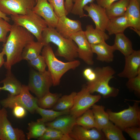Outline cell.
I'll return each instance as SVG.
<instances>
[{"instance_id": "cell-3", "label": "cell", "mask_w": 140, "mask_h": 140, "mask_svg": "<svg viewBox=\"0 0 140 140\" xmlns=\"http://www.w3.org/2000/svg\"><path fill=\"white\" fill-rule=\"evenodd\" d=\"M94 70L96 74L95 79L92 81H88L85 85L89 92L91 94L97 92L104 98L116 96L119 93V89L109 84V81L114 78L115 73L114 70L107 66L96 67Z\"/></svg>"}, {"instance_id": "cell-6", "label": "cell", "mask_w": 140, "mask_h": 140, "mask_svg": "<svg viewBox=\"0 0 140 140\" xmlns=\"http://www.w3.org/2000/svg\"><path fill=\"white\" fill-rule=\"evenodd\" d=\"M11 17L14 23L24 27L34 36L38 41L42 42V32L47 25L32 9H28L25 14L11 15Z\"/></svg>"}, {"instance_id": "cell-43", "label": "cell", "mask_w": 140, "mask_h": 140, "mask_svg": "<svg viewBox=\"0 0 140 140\" xmlns=\"http://www.w3.org/2000/svg\"><path fill=\"white\" fill-rule=\"evenodd\" d=\"M73 5L72 0H65L64 2L65 6L68 14L71 12Z\"/></svg>"}, {"instance_id": "cell-17", "label": "cell", "mask_w": 140, "mask_h": 140, "mask_svg": "<svg viewBox=\"0 0 140 140\" xmlns=\"http://www.w3.org/2000/svg\"><path fill=\"white\" fill-rule=\"evenodd\" d=\"M69 135L73 140H104V135L102 130L96 128L87 129L75 125Z\"/></svg>"}, {"instance_id": "cell-5", "label": "cell", "mask_w": 140, "mask_h": 140, "mask_svg": "<svg viewBox=\"0 0 140 140\" xmlns=\"http://www.w3.org/2000/svg\"><path fill=\"white\" fill-rule=\"evenodd\" d=\"M139 102L136 101L132 106L129 104L128 108L118 112H114L108 109L106 112L110 121L122 131L126 128L140 126Z\"/></svg>"}, {"instance_id": "cell-40", "label": "cell", "mask_w": 140, "mask_h": 140, "mask_svg": "<svg viewBox=\"0 0 140 140\" xmlns=\"http://www.w3.org/2000/svg\"><path fill=\"white\" fill-rule=\"evenodd\" d=\"M123 131L127 133L132 139L140 140V128L139 127L127 128Z\"/></svg>"}, {"instance_id": "cell-20", "label": "cell", "mask_w": 140, "mask_h": 140, "mask_svg": "<svg viewBox=\"0 0 140 140\" xmlns=\"http://www.w3.org/2000/svg\"><path fill=\"white\" fill-rule=\"evenodd\" d=\"M91 46L93 52L97 55V60L107 63L113 61V53L115 51L112 45H110L104 41L98 44H91Z\"/></svg>"}, {"instance_id": "cell-25", "label": "cell", "mask_w": 140, "mask_h": 140, "mask_svg": "<svg viewBox=\"0 0 140 140\" xmlns=\"http://www.w3.org/2000/svg\"><path fill=\"white\" fill-rule=\"evenodd\" d=\"M45 46L42 42L34 41L27 45L24 49L22 55V60L27 61L33 60L40 55Z\"/></svg>"}, {"instance_id": "cell-42", "label": "cell", "mask_w": 140, "mask_h": 140, "mask_svg": "<svg viewBox=\"0 0 140 140\" xmlns=\"http://www.w3.org/2000/svg\"><path fill=\"white\" fill-rule=\"evenodd\" d=\"M119 0H96L97 4L103 8L106 9L112 4Z\"/></svg>"}, {"instance_id": "cell-45", "label": "cell", "mask_w": 140, "mask_h": 140, "mask_svg": "<svg viewBox=\"0 0 140 140\" xmlns=\"http://www.w3.org/2000/svg\"><path fill=\"white\" fill-rule=\"evenodd\" d=\"M4 52L2 51L0 53V68L4 64L5 62L4 58Z\"/></svg>"}, {"instance_id": "cell-26", "label": "cell", "mask_w": 140, "mask_h": 140, "mask_svg": "<svg viewBox=\"0 0 140 140\" xmlns=\"http://www.w3.org/2000/svg\"><path fill=\"white\" fill-rule=\"evenodd\" d=\"M97 129L101 130L110 121L109 115L102 105L93 104L91 107Z\"/></svg>"}, {"instance_id": "cell-38", "label": "cell", "mask_w": 140, "mask_h": 140, "mask_svg": "<svg viewBox=\"0 0 140 140\" xmlns=\"http://www.w3.org/2000/svg\"><path fill=\"white\" fill-rule=\"evenodd\" d=\"M11 27L8 22L0 17V42H6L7 34L10 32Z\"/></svg>"}, {"instance_id": "cell-41", "label": "cell", "mask_w": 140, "mask_h": 140, "mask_svg": "<svg viewBox=\"0 0 140 140\" xmlns=\"http://www.w3.org/2000/svg\"><path fill=\"white\" fill-rule=\"evenodd\" d=\"M12 109H13L12 113L13 115L17 118H22L26 114V110L21 105H15Z\"/></svg>"}, {"instance_id": "cell-13", "label": "cell", "mask_w": 140, "mask_h": 140, "mask_svg": "<svg viewBox=\"0 0 140 140\" xmlns=\"http://www.w3.org/2000/svg\"><path fill=\"white\" fill-rule=\"evenodd\" d=\"M83 10L87 12V16L94 23L95 28L105 31L109 20L105 9L93 2L90 3L89 5H86Z\"/></svg>"}, {"instance_id": "cell-49", "label": "cell", "mask_w": 140, "mask_h": 140, "mask_svg": "<svg viewBox=\"0 0 140 140\" xmlns=\"http://www.w3.org/2000/svg\"><path fill=\"white\" fill-rule=\"evenodd\" d=\"M2 87H0V91L2 90Z\"/></svg>"}, {"instance_id": "cell-10", "label": "cell", "mask_w": 140, "mask_h": 140, "mask_svg": "<svg viewBox=\"0 0 140 140\" xmlns=\"http://www.w3.org/2000/svg\"><path fill=\"white\" fill-rule=\"evenodd\" d=\"M36 3V0H0V11L6 15H24Z\"/></svg>"}, {"instance_id": "cell-50", "label": "cell", "mask_w": 140, "mask_h": 140, "mask_svg": "<svg viewBox=\"0 0 140 140\" xmlns=\"http://www.w3.org/2000/svg\"><path fill=\"white\" fill-rule=\"evenodd\" d=\"M1 109L0 108V109Z\"/></svg>"}, {"instance_id": "cell-39", "label": "cell", "mask_w": 140, "mask_h": 140, "mask_svg": "<svg viewBox=\"0 0 140 140\" xmlns=\"http://www.w3.org/2000/svg\"><path fill=\"white\" fill-rule=\"evenodd\" d=\"M127 87L130 90L138 94L140 93V72L135 77L128 79L126 83Z\"/></svg>"}, {"instance_id": "cell-34", "label": "cell", "mask_w": 140, "mask_h": 140, "mask_svg": "<svg viewBox=\"0 0 140 140\" xmlns=\"http://www.w3.org/2000/svg\"><path fill=\"white\" fill-rule=\"evenodd\" d=\"M94 0H72L74 4L71 12L73 14L79 16L80 18L87 16V15L84 13L83 8L88 3H93Z\"/></svg>"}, {"instance_id": "cell-21", "label": "cell", "mask_w": 140, "mask_h": 140, "mask_svg": "<svg viewBox=\"0 0 140 140\" xmlns=\"http://www.w3.org/2000/svg\"><path fill=\"white\" fill-rule=\"evenodd\" d=\"M7 70L5 78L0 82L3 85L2 90L8 91L12 95H18L20 92L22 85L14 76L11 69Z\"/></svg>"}, {"instance_id": "cell-4", "label": "cell", "mask_w": 140, "mask_h": 140, "mask_svg": "<svg viewBox=\"0 0 140 140\" xmlns=\"http://www.w3.org/2000/svg\"><path fill=\"white\" fill-rule=\"evenodd\" d=\"M41 53L51 75L54 86L59 84L61 78L67 72L74 69L80 64V61L77 60L66 62L59 60L50 44L44 46Z\"/></svg>"}, {"instance_id": "cell-19", "label": "cell", "mask_w": 140, "mask_h": 140, "mask_svg": "<svg viewBox=\"0 0 140 140\" xmlns=\"http://www.w3.org/2000/svg\"><path fill=\"white\" fill-rule=\"evenodd\" d=\"M125 15L129 27L140 30V0H130Z\"/></svg>"}, {"instance_id": "cell-14", "label": "cell", "mask_w": 140, "mask_h": 140, "mask_svg": "<svg viewBox=\"0 0 140 140\" xmlns=\"http://www.w3.org/2000/svg\"><path fill=\"white\" fill-rule=\"evenodd\" d=\"M32 10L44 18L47 26L55 28L59 18L47 0H36V4Z\"/></svg>"}, {"instance_id": "cell-28", "label": "cell", "mask_w": 140, "mask_h": 140, "mask_svg": "<svg viewBox=\"0 0 140 140\" xmlns=\"http://www.w3.org/2000/svg\"><path fill=\"white\" fill-rule=\"evenodd\" d=\"M45 123L39 119L37 121H32L28 124V132L26 133L28 139H38L44 134L46 129Z\"/></svg>"}, {"instance_id": "cell-51", "label": "cell", "mask_w": 140, "mask_h": 140, "mask_svg": "<svg viewBox=\"0 0 140 140\" xmlns=\"http://www.w3.org/2000/svg\"></svg>"}, {"instance_id": "cell-29", "label": "cell", "mask_w": 140, "mask_h": 140, "mask_svg": "<svg viewBox=\"0 0 140 140\" xmlns=\"http://www.w3.org/2000/svg\"><path fill=\"white\" fill-rule=\"evenodd\" d=\"M106 139L108 140H126L122 130L110 121L102 130Z\"/></svg>"}, {"instance_id": "cell-31", "label": "cell", "mask_w": 140, "mask_h": 140, "mask_svg": "<svg viewBox=\"0 0 140 140\" xmlns=\"http://www.w3.org/2000/svg\"><path fill=\"white\" fill-rule=\"evenodd\" d=\"M36 111L41 117L39 119L45 123L52 121L58 117L64 115L69 114V110L59 111L53 109H47L38 106L37 107Z\"/></svg>"}, {"instance_id": "cell-22", "label": "cell", "mask_w": 140, "mask_h": 140, "mask_svg": "<svg viewBox=\"0 0 140 140\" xmlns=\"http://www.w3.org/2000/svg\"><path fill=\"white\" fill-rule=\"evenodd\" d=\"M129 25L127 18L125 15L109 19L106 28L110 35L124 33L125 30Z\"/></svg>"}, {"instance_id": "cell-27", "label": "cell", "mask_w": 140, "mask_h": 140, "mask_svg": "<svg viewBox=\"0 0 140 140\" xmlns=\"http://www.w3.org/2000/svg\"><path fill=\"white\" fill-rule=\"evenodd\" d=\"M130 0H119L105 9L109 19L125 15Z\"/></svg>"}, {"instance_id": "cell-24", "label": "cell", "mask_w": 140, "mask_h": 140, "mask_svg": "<svg viewBox=\"0 0 140 140\" xmlns=\"http://www.w3.org/2000/svg\"><path fill=\"white\" fill-rule=\"evenodd\" d=\"M85 34L90 44H95L105 41L109 36L105 31L94 28L92 25H88L84 31Z\"/></svg>"}, {"instance_id": "cell-46", "label": "cell", "mask_w": 140, "mask_h": 140, "mask_svg": "<svg viewBox=\"0 0 140 140\" xmlns=\"http://www.w3.org/2000/svg\"><path fill=\"white\" fill-rule=\"evenodd\" d=\"M6 16V15L2 13L0 11V17L9 22L10 21V18L7 17Z\"/></svg>"}, {"instance_id": "cell-7", "label": "cell", "mask_w": 140, "mask_h": 140, "mask_svg": "<svg viewBox=\"0 0 140 140\" xmlns=\"http://www.w3.org/2000/svg\"><path fill=\"white\" fill-rule=\"evenodd\" d=\"M27 86L22 85L20 93L13 95L9 94L8 97L0 102L3 107L12 108L14 106L19 105L24 107L32 114L36 111L38 98L33 96L30 93Z\"/></svg>"}, {"instance_id": "cell-16", "label": "cell", "mask_w": 140, "mask_h": 140, "mask_svg": "<svg viewBox=\"0 0 140 140\" xmlns=\"http://www.w3.org/2000/svg\"><path fill=\"white\" fill-rule=\"evenodd\" d=\"M62 36L66 38H70L73 34L82 30L81 22L78 20H74L64 15L59 18L55 28Z\"/></svg>"}, {"instance_id": "cell-8", "label": "cell", "mask_w": 140, "mask_h": 140, "mask_svg": "<svg viewBox=\"0 0 140 140\" xmlns=\"http://www.w3.org/2000/svg\"><path fill=\"white\" fill-rule=\"evenodd\" d=\"M52 85V78L48 70L43 72L33 69L31 70L27 86L29 90L38 99L49 92L50 88Z\"/></svg>"}, {"instance_id": "cell-37", "label": "cell", "mask_w": 140, "mask_h": 140, "mask_svg": "<svg viewBox=\"0 0 140 140\" xmlns=\"http://www.w3.org/2000/svg\"><path fill=\"white\" fill-rule=\"evenodd\" d=\"M27 61L31 66L38 72H43L46 71L47 65L42 55H39L33 60Z\"/></svg>"}, {"instance_id": "cell-44", "label": "cell", "mask_w": 140, "mask_h": 140, "mask_svg": "<svg viewBox=\"0 0 140 140\" xmlns=\"http://www.w3.org/2000/svg\"><path fill=\"white\" fill-rule=\"evenodd\" d=\"M94 70L92 68H88L85 69L83 72V74L85 77L86 78Z\"/></svg>"}, {"instance_id": "cell-48", "label": "cell", "mask_w": 140, "mask_h": 140, "mask_svg": "<svg viewBox=\"0 0 140 140\" xmlns=\"http://www.w3.org/2000/svg\"><path fill=\"white\" fill-rule=\"evenodd\" d=\"M131 29L133 30L134 31L136 32V33L140 36V30H137L134 29L133 28L130 27Z\"/></svg>"}, {"instance_id": "cell-18", "label": "cell", "mask_w": 140, "mask_h": 140, "mask_svg": "<svg viewBox=\"0 0 140 140\" xmlns=\"http://www.w3.org/2000/svg\"><path fill=\"white\" fill-rule=\"evenodd\" d=\"M76 118L70 114L64 115L45 124L46 127L56 129L63 134H69L76 124Z\"/></svg>"}, {"instance_id": "cell-33", "label": "cell", "mask_w": 140, "mask_h": 140, "mask_svg": "<svg viewBox=\"0 0 140 140\" xmlns=\"http://www.w3.org/2000/svg\"><path fill=\"white\" fill-rule=\"evenodd\" d=\"M61 95L60 94L52 93L49 92L42 97L38 99V106L45 109L52 108Z\"/></svg>"}, {"instance_id": "cell-23", "label": "cell", "mask_w": 140, "mask_h": 140, "mask_svg": "<svg viewBox=\"0 0 140 140\" xmlns=\"http://www.w3.org/2000/svg\"><path fill=\"white\" fill-rule=\"evenodd\" d=\"M115 35L114 43L112 45L115 51H119L125 57L131 54L134 51L131 40L124 33Z\"/></svg>"}, {"instance_id": "cell-32", "label": "cell", "mask_w": 140, "mask_h": 140, "mask_svg": "<svg viewBox=\"0 0 140 140\" xmlns=\"http://www.w3.org/2000/svg\"><path fill=\"white\" fill-rule=\"evenodd\" d=\"M76 122V124L87 129L95 128L97 129L93 113L90 109L77 117Z\"/></svg>"}, {"instance_id": "cell-2", "label": "cell", "mask_w": 140, "mask_h": 140, "mask_svg": "<svg viewBox=\"0 0 140 140\" xmlns=\"http://www.w3.org/2000/svg\"><path fill=\"white\" fill-rule=\"evenodd\" d=\"M42 42L45 46L52 43L58 48L55 56L64 58L68 61L74 60L78 57V47L71 38H66L60 35L54 28L47 27L42 33Z\"/></svg>"}, {"instance_id": "cell-35", "label": "cell", "mask_w": 140, "mask_h": 140, "mask_svg": "<svg viewBox=\"0 0 140 140\" xmlns=\"http://www.w3.org/2000/svg\"><path fill=\"white\" fill-rule=\"evenodd\" d=\"M63 134L54 128L47 127L44 134L38 139L39 140H61Z\"/></svg>"}, {"instance_id": "cell-1", "label": "cell", "mask_w": 140, "mask_h": 140, "mask_svg": "<svg viewBox=\"0 0 140 140\" xmlns=\"http://www.w3.org/2000/svg\"><path fill=\"white\" fill-rule=\"evenodd\" d=\"M9 35L3 45L2 51L6 57L4 64L7 70L22 60V55L24 48L34 41L31 33L24 27L14 23L11 25Z\"/></svg>"}, {"instance_id": "cell-11", "label": "cell", "mask_w": 140, "mask_h": 140, "mask_svg": "<svg viewBox=\"0 0 140 140\" xmlns=\"http://www.w3.org/2000/svg\"><path fill=\"white\" fill-rule=\"evenodd\" d=\"M6 108L0 109V140H25L26 136L21 129L13 127L8 118Z\"/></svg>"}, {"instance_id": "cell-36", "label": "cell", "mask_w": 140, "mask_h": 140, "mask_svg": "<svg viewBox=\"0 0 140 140\" xmlns=\"http://www.w3.org/2000/svg\"><path fill=\"white\" fill-rule=\"evenodd\" d=\"M47 0L52 7L58 18L64 15L67 16L68 14L65 8L64 0Z\"/></svg>"}, {"instance_id": "cell-15", "label": "cell", "mask_w": 140, "mask_h": 140, "mask_svg": "<svg viewBox=\"0 0 140 140\" xmlns=\"http://www.w3.org/2000/svg\"><path fill=\"white\" fill-rule=\"evenodd\" d=\"M125 64L123 71L118 74L121 78L129 79L136 76L140 72V50H135L125 57Z\"/></svg>"}, {"instance_id": "cell-9", "label": "cell", "mask_w": 140, "mask_h": 140, "mask_svg": "<svg viewBox=\"0 0 140 140\" xmlns=\"http://www.w3.org/2000/svg\"><path fill=\"white\" fill-rule=\"evenodd\" d=\"M101 98V96L99 94H91L85 85L77 93L73 106L69 110V114L77 118L90 109Z\"/></svg>"}, {"instance_id": "cell-30", "label": "cell", "mask_w": 140, "mask_h": 140, "mask_svg": "<svg viewBox=\"0 0 140 140\" xmlns=\"http://www.w3.org/2000/svg\"><path fill=\"white\" fill-rule=\"evenodd\" d=\"M77 93L73 92L68 95L61 96L52 108V109L59 111L69 110L74 104L75 97Z\"/></svg>"}, {"instance_id": "cell-12", "label": "cell", "mask_w": 140, "mask_h": 140, "mask_svg": "<svg viewBox=\"0 0 140 140\" xmlns=\"http://www.w3.org/2000/svg\"><path fill=\"white\" fill-rule=\"evenodd\" d=\"M71 38L76 44L78 47V56L88 65L94 64L93 53L91 44L88 41L82 30L73 34Z\"/></svg>"}, {"instance_id": "cell-47", "label": "cell", "mask_w": 140, "mask_h": 140, "mask_svg": "<svg viewBox=\"0 0 140 140\" xmlns=\"http://www.w3.org/2000/svg\"><path fill=\"white\" fill-rule=\"evenodd\" d=\"M61 140H73L69 134H64Z\"/></svg>"}]
</instances>
